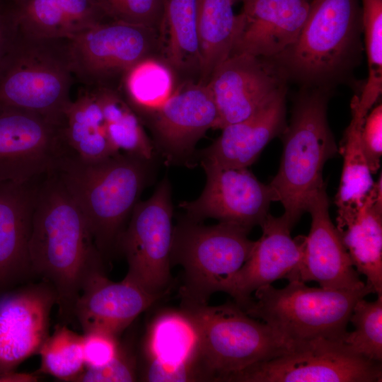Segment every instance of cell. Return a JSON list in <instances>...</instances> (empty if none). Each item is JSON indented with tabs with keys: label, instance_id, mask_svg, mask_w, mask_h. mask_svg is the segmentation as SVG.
I'll return each mask as SVG.
<instances>
[{
	"label": "cell",
	"instance_id": "7a4b0ae2",
	"mask_svg": "<svg viewBox=\"0 0 382 382\" xmlns=\"http://www.w3.org/2000/svg\"><path fill=\"white\" fill-rule=\"evenodd\" d=\"M154 170V160L122 152L94 161L72 152L58 166L55 173L86 217L105 262L117 250L120 237Z\"/></svg>",
	"mask_w": 382,
	"mask_h": 382
},
{
	"label": "cell",
	"instance_id": "9a60e30c",
	"mask_svg": "<svg viewBox=\"0 0 382 382\" xmlns=\"http://www.w3.org/2000/svg\"><path fill=\"white\" fill-rule=\"evenodd\" d=\"M144 122L152 131L156 151L168 163H187L197 141L216 129L218 111L207 84L190 81L177 87Z\"/></svg>",
	"mask_w": 382,
	"mask_h": 382
},
{
	"label": "cell",
	"instance_id": "d6986e66",
	"mask_svg": "<svg viewBox=\"0 0 382 382\" xmlns=\"http://www.w3.org/2000/svg\"><path fill=\"white\" fill-rule=\"evenodd\" d=\"M260 226L261 237L226 291L241 308L259 288L287 279L299 265L303 254L305 236L293 238V226L282 215L276 217L269 214Z\"/></svg>",
	"mask_w": 382,
	"mask_h": 382
},
{
	"label": "cell",
	"instance_id": "d590c367",
	"mask_svg": "<svg viewBox=\"0 0 382 382\" xmlns=\"http://www.w3.org/2000/svg\"><path fill=\"white\" fill-rule=\"evenodd\" d=\"M112 20L143 25L158 30L165 0H99Z\"/></svg>",
	"mask_w": 382,
	"mask_h": 382
},
{
	"label": "cell",
	"instance_id": "3957f363",
	"mask_svg": "<svg viewBox=\"0 0 382 382\" xmlns=\"http://www.w3.org/2000/svg\"><path fill=\"white\" fill-rule=\"evenodd\" d=\"M72 76L68 39L37 37L18 28L0 71V108L64 126Z\"/></svg>",
	"mask_w": 382,
	"mask_h": 382
},
{
	"label": "cell",
	"instance_id": "6da1fadb",
	"mask_svg": "<svg viewBox=\"0 0 382 382\" xmlns=\"http://www.w3.org/2000/svg\"><path fill=\"white\" fill-rule=\"evenodd\" d=\"M34 277L52 286L60 318L72 322L81 287L93 271L104 270L88 221L55 172L37 183L29 241Z\"/></svg>",
	"mask_w": 382,
	"mask_h": 382
},
{
	"label": "cell",
	"instance_id": "7402d4cb",
	"mask_svg": "<svg viewBox=\"0 0 382 382\" xmlns=\"http://www.w3.org/2000/svg\"><path fill=\"white\" fill-rule=\"evenodd\" d=\"M40 180L26 184L0 182V298L34 277L29 241Z\"/></svg>",
	"mask_w": 382,
	"mask_h": 382
},
{
	"label": "cell",
	"instance_id": "f35d334b",
	"mask_svg": "<svg viewBox=\"0 0 382 382\" xmlns=\"http://www.w3.org/2000/svg\"><path fill=\"white\" fill-rule=\"evenodd\" d=\"M18 33V23L10 8L0 9V71Z\"/></svg>",
	"mask_w": 382,
	"mask_h": 382
},
{
	"label": "cell",
	"instance_id": "ac0fdd59",
	"mask_svg": "<svg viewBox=\"0 0 382 382\" xmlns=\"http://www.w3.org/2000/svg\"><path fill=\"white\" fill-rule=\"evenodd\" d=\"M308 212L311 217L309 233L304 238L303 254L289 282H317L320 287L355 290L366 283L359 279L340 233L330 219L326 186L312 199Z\"/></svg>",
	"mask_w": 382,
	"mask_h": 382
},
{
	"label": "cell",
	"instance_id": "ffe728a7",
	"mask_svg": "<svg viewBox=\"0 0 382 382\" xmlns=\"http://www.w3.org/2000/svg\"><path fill=\"white\" fill-rule=\"evenodd\" d=\"M311 0H245L231 54L276 57L297 40Z\"/></svg>",
	"mask_w": 382,
	"mask_h": 382
},
{
	"label": "cell",
	"instance_id": "8d00e7d4",
	"mask_svg": "<svg viewBox=\"0 0 382 382\" xmlns=\"http://www.w3.org/2000/svg\"><path fill=\"white\" fill-rule=\"evenodd\" d=\"M120 343L119 336L108 332H83L82 347L86 369H98L110 363L118 354Z\"/></svg>",
	"mask_w": 382,
	"mask_h": 382
},
{
	"label": "cell",
	"instance_id": "ab89813d",
	"mask_svg": "<svg viewBox=\"0 0 382 382\" xmlns=\"http://www.w3.org/2000/svg\"><path fill=\"white\" fill-rule=\"evenodd\" d=\"M38 378L35 374L16 372V370L0 371V382H35Z\"/></svg>",
	"mask_w": 382,
	"mask_h": 382
},
{
	"label": "cell",
	"instance_id": "d6a6232c",
	"mask_svg": "<svg viewBox=\"0 0 382 382\" xmlns=\"http://www.w3.org/2000/svg\"><path fill=\"white\" fill-rule=\"evenodd\" d=\"M361 1L369 74L359 97V108L366 116L382 90V0Z\"/></svg>",
	"mask_w": 382,
	"mask_h": 382
},
{
	"label": "cell",
	"instance_id": "30bf717a",
	"mask_svg": "<svg viewBox=\"0 0 382 382\" xmlns=\"http://www.w3.org/2000/svg\"><path fill=\"white\" fill-rule=\"evenodd\" d=\"M173 213L166 177L148 199L135 205L117 244L128 265L124 279L153 294L163 296L171 280Z\"/></svg>",
	"mask_w": 382,
	"mask_h": 382
},
{
	"label": "cell",
	"instance_id": "277c9868",
	"mask_svg": "<svg viewBox=\"0 0 382 382\" xmlns=\"http://www.w3.org/2000/svg\"><path fill=\"white\" fill-rule=\"evenodd\" d=\"M284 134L280 166L270 185L284 207L282 216L294 226L326 186L324 165L338 152L328 122L326 97L320 93L301 97Z\"/></svg>",
	"mask_w": 382,
	"mask_h": 382
},
{
	"label": "cell",
	"instance_id": "8fae6325",
	"mask_svg": "<svg viewBox=\"0 0 382 382\" xmlns=\"http://www.w3.org/2000/svg\"><path fill=\"white\" fill-rule=\"evenodd\" d=\"M158 30L108 20L68 39L73 75L86 87H111L135 64L158 49Z\"/></svg>",
	"mask_w": 382,
	"mask_h": 382
},
{
	"label": "cell",
	"instance_id": "44dd1931",
	"mask_svg": "<svg viewBox=\"0 0 382 382\" xmlns=\"http://www.w3.org/2000/svg\"><path fill=\"white\" fill-rule=\"evenodd\" d=\"M162 296L125 279L112 282L105 270H98L83 282L75 303L74 318L83 332L100 330L119 336Z\"/></svg>",
	"mask_w": 382,
	"mask_h": 382
},
{
	"label": "cell",
	"instance_id": "7bdbcfd3",
	"mask_svg": "<svg viewBox=\"0 0 382 382\" xmlns=\"http://www.w3.org/2000/svg\"><path fill=\"white\" fill-rule=\"evenodd\" d=\"M233 1H234V2L236 3V2H237V1H242V2H243V1H244L245 0H233Z\"/></svg>",
	"mask_w": 382,
	"mask_h": 382
},
{
	"label": "cell",
	"instance_id": "4fadbf2b",
	"mask_svg": "<svg viewBox=\"0 0 382 382\" xmlns=\"http://www.w3.org/2000/svg\"><path fill=\"white\" fill-rule=\"evenodd\" d=\"M139 361L140 381H210L202 359L197 328L181 308L163 311L153 318Z\"/></svg>",
	"mask_w": 382,
	"mask_h": 382
},
{
	"label": "cell",
	"instance_id": "484cf974",
	"mask_svg": "<svg viewBox=\"0 0 382 382\" xmlns=\"http://www.w3.org/2000/svg\"><path fill=\"white\" fill-rule=\"evenodd\" d=\"M198 0H165L158 29L162 60L174 71L198 73L201 67Z\"/></svg>",
	"mask_w": 382,
	"mask_h": 382
},
{
	"label": "cell",
	"instance_id": "52a82bcc",
	"mask_svg": "<svg viewBox=\"0 0 382 382\" xmlns=\"http://www.w3.org/2000/svg\"><path fill=\"white\" fill-rule=\"evenodd\" d=\"M194 320L211 381L222 382L253 364L279 357L291 345L236 303L180 306Z\"/></svg>",
	"mask_w": 382,
	"mask_h": 382
},
{
	"label": "cell",
	"instance_id": "74e56055",
	"mask_svg": "<svg viewBox=\"0 0 382 382\" xmlns=\"http://www.w3.org/2000/svg\"><path fill=\"white\" fill-rule=\"evenodd\" d=\"M364 154L371 174L380 168L382 155V105L376 106L366 116L361 134Z\"/></svg>",
	"mask_w": 382,
	"mask_h": 382
},
{
	"label": "cell",
	"instance_id": "4dcf8cb0",
	"mask_svg": "<svg viewBox=\"0 0 382 382\" xmlns=\"http://www.w3.org/2000/svg\"><path fill=\"white\" fill-rule=\"evenodd\" d=\"M102 108L110 142L117 152L154 160L156 149L143 122L114 87L90 88Z\"/></svg>",
	"mask_w": 382,
	"mask_h": 382
},
{
	"label": "cell",
	"instance_id": "cb8c5ba5",
	"mask_svg": "<svg viewBox=\"0 0 382 382\" xmlns=\"http://www.w3.org/2000/svg\"><path fill=\"white\" fill-rule=\"evenodd\" d=\"M336 227L352 264L377 296L382 295L381 175L357 209L337 216Z\"/></svg>",
	"mask_w": 382,
	"mask_h": 382
},
{
	"label": "cell",
	"instance_id": "5bb4252c",
	"mask_svg": "<svg viewBox=\"0 0 382 382\" xmlns=\"http://www.w3.org/2000/svg\"><path fill=\"white\" fill-rule=\"evenodd\" d=\"M207 180L202 194L179 206L186 216L197 221L212 218L249 231L260 226L276 195L269 185L260 182L248 168L224 167L201 162Z\"/></svg>",
	"mask_w": 382,
	"mask_h": 382
},
{
	"label": "cell",
	"instance_id": "60d3db41",
	"mask_svg": "<svg viewBox=\"0 0 382 382\" xmlns=\"http://www.w3.org/2000/svg\"><path fill=\"white\" fill-rule=\"evenodd\" d=\"M8 6L6 5L5 0H0V9L6 8Z\"/></svg>",
	"mask_w": 382,
	"mask_h": 382
},
{
	"label": "cell",
	"instance_id": "603a6c76",
	"mask_svg": "<svg viewBox=\"0 0 382 382\" xmlns=\"http://www.w3.org/2000/svg\"><path fill=\"white\" fill-rule=\"evenodd\" d=\"M283 91L248 118L221 129V135L203 149L201 162L248 168L267 144L286 129Z\"/></svg>",
	"mask_w": 382,
	"mask_h": 382
},
{
	"label": "cell",
	"instance_id": "4316f807",
	"mask_svg": "<svg viewBox=\"0 0 382 382\" xmlns=\"http://www.w3.org/2000/svg\"><path fill=\"white\" fill-rule=\"evenodd\" d=\"M358 100L355 96L351 101L352 119L338 149L344 161L335 197L337 216L359 209L374 183L361 146V134L366 116L359 110Z\"/></svg>",
	"mask_w": 382,
	"mask_h": 382
},
{
	"label": "cell",
	"instance_id": "83f0119b",
	"mask_svg": "<svg viewBox=\"0 0 382 382\" xmlns=\"http://www.w3.org/2000/svg\"><path fill=\"white\" fill-rule=\"evenodd\" d=\"M64 133L69 148L83 160L98 161L119 153L110 142L102 108L90 88L81 89L71 101Z\"/></svg>",
	"mask_w": 382,
	"mask_h": 382
},
{
	"label": "cell",
	"instance_id": "7c38bea8",
	"mask_svg": "<svg viewBox=\"0 0 382 382\" xmlns=\"http://www.w3.org/2000/svg\"><path fill=\"white\" fill-rule=\"evenodd\" d=\"M64 127L33 112L0 108V182L26 184L55 172L73 152Z\"/></svg>",
	"mask_w": 382,
	"mask_h": 382
},
{
	"label": "cell",
	"instance_id": "2e32d148",
	"mask_svg": "<svg viewBox=\"0 0 382 382\" xmlns=\"http://www.w3.org/2000/svg\"><path fill=\"white\" fill-rule=\"evenodd\" d=\"M57 294L42 281L18 286L0 298V371L16 370L38 354L49 336Z\"/></svg>",
	"mask_w": 382,
	"mask_h": 382
},
{
	"label": "cell",
	"instance_id": "d4e9b609",
	"mask_svg": "<svg viewBox=\"0 0 382 382\" xmlns=\"http://www.w3.org/2000/svg\"><path fill=\"white\" fill-rule=\"evenodd\" d=\"M8 8L22 32L70 39L109 18L99 0H13Z\"/></svg>",
	"mask_w": 382,
	"mask_h": 382
},
{
	"label": "cell",
	"instance_id": "9c48e42d",
	"mask_svg": "<svg viewBox=\"0 0 382 382\" xmlns=\"http://www.w3.org/2000/svg\"><path fill=\"white\" fill-rule=\"evenodd\" d=\"M360 22L359 0H311L297 40L274 58L303 79L330 76L351 52Z\"/></svg>",
	"mask_w": 382,
	"mask_h": 382
},
{
	"label": "cell",
	"instance_id": "e0dca14e",
	"mask_svg": "<svg viewBox=\"0 0 382 382\" xmlns=\"http://www.w3.org/2000/svg\"><path fill=\"white\" fill-rule=\"evenodd\" d=\"M218 111L216 129L251 116L284 91L276 73L248 54H233L220 64L207 82Z\"/></svg>",
	"mask_w": 382,
	"mask_h": 382
},
{
	"label": "cell",
	"instance_id": "ba28073f",
	"mask_svg": "<svg viewBox=\"0 0 382 382\" xmlns=\"http://www.w3.org/2000/svg\"><path fill=\"white\" fill-rule=\"evenodd\" d=\"M381 362L352 352L342 342L318 337L245 368L224 382H381Z\"/></svg>",
	"mask_w": 382,
	"mask_h": 382
},
{
	"label": "cell",
	"instance_id": "8992f818",
	"mask_svg": "<svg viewBox=\"0 0 382 382\" xmlns=\"http://www.w3.org/2000/svg\"><path fill=\"white\" fill-rule=\"evenodd\" d=\"M201 222L185 216L173 226L170 264L183 269L181 306L207 304L213 294L226 292L255 243L241 226Z\"/></svg>",
	"mask_w": 382,
	"mask_h": 382
},
{
	"label": "cell",
	"instance_id": "f1b7e54d",
	"mask_svg": "<svg viewBox=\"0 0 382 382\" xmlns=\"http://www.w3.org/2000/svg\"><path fill=\"white\" fill-rule=\"evenodd\" d=\"M234 4L233 0H198L199 81L202 83H207L214 70L231 54L238 21Z\"/></svg>",
	"mask_w": 382,
	"mask_h": 382
},
{
	"label": "cell",
	"instance_id": "f546056e",
	"mask_svg": "<svg viewBox=\"0 0 382 382\" xmlns=\"http://www.w3.org/2000/svg\"><path fill=\"white\" fill-rule=\"evenodd\" d=\"M175 85L174 70L163 60L149 56L125 73L118 90L144 122L172 96Z\"/></svg>",
	"mask_w": 382,
	"mask_h": 382
},
{
	"label": "cell",
	"instance_id": "e575fe53",
	"mask_svg": "<svg viewBox=\"0 0 382 382\" xmlns=\"http://www.w3.org/2000/svg\"><path fill=\"white\" fill-rule=\"evenodd\" d=\"M139 379V357L132 342H121L117 356L98 369H86L72 381L132 382Z\"/></svg>",
	"mask_w": 382,
	"mask_h": 382
},
{
	"label": "cell",
	"instance_id": "1f68e13d",
	"mask_svg": "<svg viewBox=\"0 0 382 382\" xmlns=\"http://www.w3.org/2000/svg\"><path fill=\"white\" fill-rule=\"evenodd\" d=\"M82 342L83 335L74 332L65 324L57 325L39 350V371L62 381H72L86 368Z\"/></svg>",
	"mask_w": 382,
	"mask_h": 382
},
{
	"label": "cell",
	"instance_id": "836d02e7",
	"mask_svg": "<svg viewBox=\"0 0 382 382\" xmlns=\"http://www.w3.org/2000/svg\"><path fill=\"white\" fill-rule=\"evenodd\" d=\"M349 322L354 330L347 332L342 342L354 353L373 361H382V295L375 301L364 298L355 303Z\"/></svg>",
	"mask_w": 382,
	"mask_h": 382
},
{
	"label": "cell",
	"instance_id": "b9f144b4",
	"mask_svg": "<svg viewBox=\"0 0 382 382\" xmlns=\"http://www.w3.org/2000/svg\"><path fill=\"white\" fill-rule=\"evenodd\" d=\"M5 1H6V3L7 6H9V5L11 4V2H12L13 0H5Z\"/></svg>",
	"mask_w": 382,
	"mask_h": 382
},
{
	"label": "cell",
	"instance_id": "5b68a950",
	"mask_svg": "<svg viewBox=\"0 0 382 382\" xmlns=\"http://www.w3.org/2000/svg\"><path fill=\"white\" fill-rule=\"evenodd\" d=\"M254 293L242 309L293 345L318 337L342 342L355 303L374 291L366 283L361 289L345 290L310 287L294 280L284 288L269 284Z\"/></svg>",
	"mask_w": 382,
	"mask_h": 382
}]
</instances>
